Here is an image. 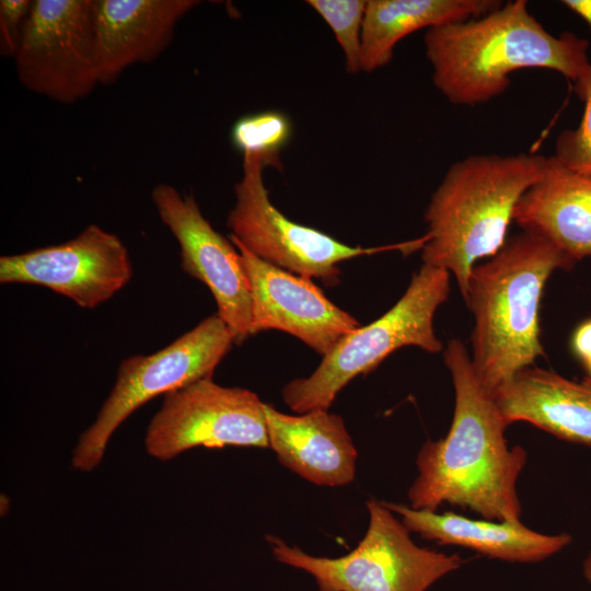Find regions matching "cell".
Masks as SVG:
<instances>
[{
    "label": "cell",
    "mask_w": 591,
    "mask_h": 591,
    "mask_svg": "<svg viewBox=\"0 0 591 591\" xmlns=\"http://www.w3.org/2000/svg\"><path fill=\"white\" fill-rule=\"evenodd\" d=\"M454 393V413L445 437L426 441L418 452V476L408 489L412 508L437 511L457 506L493 521H518L517 483L526 451L509 447L508 427L491 395L475 375L464 344L452 338L443 351Z\"/></svg>",
    "instance_id": "obj_1"
},
{
    "label": "cell",
    "mask_w": 591,
    "mask_h": 591,
    "mask_svg": "<svg viewBox=\"0 0 591 591\" xmlns=\"http://www.w3.org/2000/svg\"><path fill=\"white\" fill-rule=\"evenodd\" d=\"M424 44L433 85L454 105L491 101L508 89L510 76L520 69H547L576 82L591 63L586 38L571 32L551 34L525 0L429 28Z\"/></svg>",
    "instance_id": "obj_2"
},
{
    "label": "cell",
    "mask_w": 591,
    "mask_h": 591,
    "mask_svg": "<svg viewBox=\"0 0 591 591\" xmlns=\"http://www.w3.org/2000/svg\"><path fill=\"white\" fill-rule=\"evenodd\" d=\"M576 262L549 241L522 231L471 270L465 303L474 316L471 362L491 394L544 357L538 310L545 283Z\"/></svg>",
    "instance_id": "obj_3"
},
{
    "label": "cell",
    "mask_w": 591,
    "mask_h": 591,
    "mask_svg": "<svg viewBox=\"0 0 591 591\" xmlns=\"http://www.w3.org/2000/svg\"><path fill=\"white\" fill-rule=\"evenodd\" d=\"M551 161L540 153H486L453 162L425 212L424 265L452 273L465 299L471 270L505 245L518 202Z\"/></svg>",
    "instance_id": "obj_4"
},
{
    "label": "cell",
    "mask_w": 591,
    "mask_h": 591,
    "mask_svg": "<svg viewBox=\"0 0 591 591\" xmlns=\"http://www.w3.org/2000/svg\"><path fill=\"white\" fill-rule=\"evenodd\" d=\"M449 292L450 273L422 264L392 309L343 337L310 376L282 389L285 404L299 414L328 409L350 380L375 369L394 350L416 346L428 352L441 351L433 317Z\"/></svg>",
    "instance_id": "obj_5"
},
{
    "label": "cell",
    "mask_w": 591,
    "mask_h": 591,
    "mask_svg": "<svg viewBox=\"0 0 591 591\" xmlns=\"http://www.w3.org/2000/svg\"><path fill=\"white\" fill-rule=\"evenodd\" d=\"M369 526L358 546L338 558L311 556L268 535L275 558L314 577L318 591H426L464 559L417 546L383 502L369 500Z\"/></svg>",
    "instance_id": "obj_6"
},
{
    "label": "cell",
    "mask_w": 591,
    "mask_h": 591,
    "mask_svg": "<svg viewBox=\"0 0 591 591\" xmlns=\"http://www.w3.org/2000/svg\"><path fill=\"white\" fill-rule=\"evenodd\" d=\"M234 343L233 332L215 313L157 352L123 359L94 422L79 438L72 466L80 472L96 468L111 437L135 410L155 396L212 378Z\"/></svg>",
    "instance_id": "obj_7"
},
{
    "label": "cell",
    "mask_w": 591,
    "mask_h": 591,
    "mask_svg": "<svg viewBox=\"0 0 591 591\" xmlns=\"http://www.w3.org/2000/svg\"><path fill=\"white\" fill-rule=\"evenodd\" d=\"M264 169L254 158L243 159L242 177L234 186L235 205L227 225L230 240L276 267L335 286L339 282L338 264L346 259L384 250L412 252L422 247L421 237L386 247H355L297 223L273 205L263 178Z\"/></svg>",
    "instance_id": "obj_8"
},
{
    "label": "cell",
    "mask_w": 591,
    "mask_h": 591,
    "mask_svg": "<svg viewBox=\"0 0 591 591\" xmlns=\"http://www.w3.org/2000/svg\"><path fill=\"white\" fill-rule=\"evenodd\" d=\"M21 84L72 104L100 84L93 0H35L14 56Z\"/></svg>",
    "instance_id": "obj_9"
},
{
    "label": "cell",
    "mask_w": 591,
    "mask_h": 591,
    "mask_svg": "<svg viewBox=\"0 0 591 591\" xmlns=\"http://www.w3.org/2000/svg\"><path fill=\"white\" fill-rule=\"evenodd\" d=\"M264 405L250 390L197 380L163 395L144 434L146 450L169 461L196 447L268 448Z\"/></svg>",
    "instance_id": "obj_10"
},
{
    "label": "cell",
    "mask_w": 591,
    "mask_h": 591,
    "mask_svg": "<svg viewBox=\"0 0 591 591\" xmlns=\"http://www.w3.org/2000/svg\"><path fill=\"white\" fill-rule=\"evenodd\" d=\"M131 276L127 247L97 224L66 242L0 257L1 283L42 286L84 309L109 300Z\"/></svg>",
    "instance_id": "obj_11"
},
{
    "label": "cell",
    "mask_w": 591,
    "mask_h": 591,
    "mask_svg": "<svg viewBox=\"0 0 591 591\" xmlns=\"http://www.w3.org/2000/svg\"><path fill=\"white\" fill-rule=\"evenodd\" d=\"M151 199L179 245L182 270L209 288L217 313L241 344L252 335V298L239 250L212 228L192 195L161 183Z\"/></svg>",
    "instance_id": "obj_12"
},
{
    "label": "cell",
    "mask_w": 591,
    "mask_h": 591,
    "mask_svg": "<svg viewBox=\"0 0 591 591\" xmlns=\"http://www.w3.org/2000/svg\"><path fill=\"white\" fill-rule=\"evenodd\" d=\"M232 243L239 250L250 285L252 335L266 329L282 331L324 357L343 337L360 327L311 279L276 267Z\"/></svg>",
    "instance_id": "obj_13"
},
{
    "label": "cell",
    "mask_w": 591,
    "mask_h": 591,
    "mask_svg": "<svg viewBox=\"0 0 591 591\" xmlns=\"http://www.w3.org/2000/svg\"><path fill=\"white\" fill-rule=\"evenodd\" d=\"M197 0H93L100 84L130 66L150 62L171 43L177 23Z\"/></svg>",
    "instance_id": "obj_14"
},
{
    "label": "cell",
    "mask_w": 591,
    "mask_h": 591,
    "mask_svg": "<svg viewBox=\"0 0 591 591\" xmlns=\"http://www.w3.org/2000/svg\"><path fill=\"white\" fill-rule=\"evenodd\" d=\"M264 409L269 448L283 466L316 485L354 480L358 454L340 416L328 409L291 416L266 403Z\"/></svg>",
    "instance_id": "obj_15"
},
{
    "label": "cell",
    "mask_w": 591,
    "mask_h": 591,
    "mask_svg": "<svg viewBox=\"0 0 591 591\" xmlns=\"http://www.w3.org/2000/svg\"><path fill=\"white\" fill-rule=\"evenodd\" d=\"M490 395L508 426L526 421L559 439L591 447L590 376L576 382L531 366Z\"/></svg>",
    "instance_id": "obj_16"
},
{
    "label": "cell",
    "mask_w": 591,
    "mask_h": 591,
    "mask_svg": "<svg viewBox=\"0 0 591 591\" xmlns=\"http://www.w3.org/2000/svg\"><path fill=\"white\" fill-rule=\"evenodd\" d=\"M401 517L409 532L441 545H455L484 556L512 563H536L558 553L571 543L568 533L543 534L518 521L468 519L454 512L414 509L383 502Z\"/></svg>",
    "instance_id": "obj_17"
},
{
    "label": "cell",
    "mask_w": 591,
    "mask_h": 591,
    "mask_svg": "<svg viewBox=\"0 0 591 591\" xmlns=\"http://www.w3.org/2000/svg\"><path fill=\"white\" fill-rule=\"evenodd\" d=\"M513 221L553 243L576 263L591 256V175L554 155L544 176L518 202Z\"/></svg>",
    "instance_id": "obj_18"
},
{
    "label": "cell",
    "mask_w": 591,
    "mask_h": 591,
    "mask_svg": "<svg viewBox=\"0 0 591 591\" xmlns=\"http://www.w3.org/2000/svg\"><path fill=\"white\" fill-rule=\"evenodd\" d=\"M502 4L497 0H367L361 38V69L390 63L395 46L419 30L480 18Z\"/></svg>",
    "instance_id": "obj_19"
},
{
    "label": "cell",
    "mask_w": 591,
    "mask_h": 591,
    "mask_svg": "<svg viewBox=\"0 0 591 591\" xmlns=\"http://www.w3.org/2000/svg\"><path fill=\"white\" fill-rule=\"evenodd\" d=\"M290 117L281 111L265 109L240 117L231 128V143L243 159L254 158L264 167L282 170L280 152L292 137Z\"/></svg>",
    "instance_id": "obj_20"
},
{
    "label": "cell",
    "mask_w": 591,
    "mask_h": 591,
    "mask_svg": "<svg viewBox=\"0 0 591 591\" xmlns=\"http://www.w3.org/2000/svg\"><path fill=\"white\" fill-rule=\"evenodd\" d=\"M333 31L339 44L348 74L361 69V38L367 0H308Z\"/></svg>",
    "instance_id": "obj_21"
},
{
    "label": "cell",
    "mask_w": 591,
    "mask_h": 591,
    "mask_svg": "<svg viewBox=\"0 0 591 591\" xmlns=\"http://www.w3.org/2000/svg\"><path fill=\"white\" fill-rule=\"evenodd\" d=\"M573 89L584 103L582 117L576 128L557 137L554 157L565 167L591 175V63L573 82Z\"/></svg>",
    "instance_id": "obj_22"
},
{
    "label": "cell",
    "mask_w": 591,
    "mask_h": 591,
    "mask_svg": "<svg viewBox=\"0 0 591 591\" xmlns=\"http://www.w3.org/2000/svg\"><path fill=\"white\" fill-rule=\"evenodd\" d=\"M31 0L0 1V51L5 58H14L32 11Z\"/></svg>",
    "instance_id": "obj_23"
},
{
    "label": "cell",
    "mask_w": 591,
    "mask_h": 591,
    "mask_svg": "<svg viewBox=\"0 0 591 591\" xmlns=\"http://www.w3.org/2000/svg\"><path fill=\"white\" fill-rule=\"evenodd\" d=\"M571 349L583 366L591 360V318L581 322L573 331Z\"/></svg>",
    "instance_id": "obj_24"
},
{
    "label": "cell",
    "mask_w": 591,
    "mask_h": 591,
    "mask_svg": "<svg viewBox=\"0 0 591 591\" xmlns=\"http://www.w3.org/2000/svg\"><path fill=\"white\" fill-rule=\"evenodd\" d=\"M560 3L581 18L591 30V0H563Z\"/></svg>",
    "instance_id": "obj_25"
},
{
    "label": "cell",
    "mask_w": 591,
    "mask_h": 591,
    "mask_svg": "<svg viewBox=\"0 0 591 591\" xmlns=\"http://www.w3.org/2000/svg\"><path fill=\"white\" fill-rule=\"evenodd\" d=\"M583 576L586 580L591 584V552L588 554L583 561Z\"/></svg>",
    "instance_id": "obj_26"
},
{
    "label": "cell",
    "mask_w": 591,
    "mask_h": 591,
    "mask_svg": "<svg viewBox=\"0 0 591 591\" xmlns=\"http://www.w3.org/2000/svg\"><path fill=\"white\" fill-rule=\"evenodd\" d=\"M583 367L588 372V376L591 378V360L589 362H587Z\"/></svg>",
    "instance_id": "obj_27"
}]
</instances>
